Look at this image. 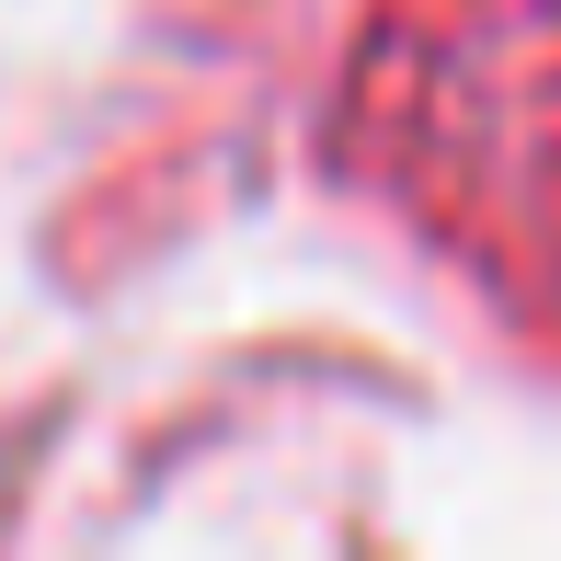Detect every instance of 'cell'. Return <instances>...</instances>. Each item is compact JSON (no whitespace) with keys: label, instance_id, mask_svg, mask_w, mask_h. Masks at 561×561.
I'll return each instance as SVG.
<instances>
[{"label":"cell","instance_id":"1","mask_svg":"<svg viewBox=\"0 0 561 561\" xmlns=\"http://www.w3.org/2000/svg\"><path fill=\"white\" fill-rule=\"evenodd\" d=\"M333 126L355 184L561 367V0H367Z\"/></svg>","mask_w":561,"mask_h":561}]
</instances>
